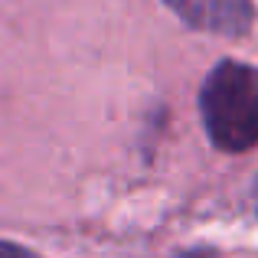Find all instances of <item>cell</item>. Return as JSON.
<instances>
[{
	"label": "cell",
	"mask_w": 258,
	"mask_h": 258,
	"mask_svg": "<svg viewBox=\"0 0 258 258\" xmlns=\"http://www.w3.org/2000/svg\"><path fill=\"white\" fill-rule=\"evenodd\" d=\"M200 111L216 147L242 154L258 144V69L219 62L200 88Z\"/></svg>",
	"instance_id": "6da1fadb"
},
{
	"label": "cell",
	"mask_w": 258,
	"mask_h": 258,
	"mask_svg": "<svg viewBox=\"0 0 258 258\" xmlns=\"http://www.w3.org/2000/svg\"><path fill=\"white\" fill-rule=\"evenodd\" d=\"M189 26L219 36H242L252 23V0H167Z\"/></svg>",
	"instance_id": "7a4b0ae2"
},
{
	"label": "cell",
	"mask_w": 258,
	"mask_h": 258,
	"mask_svg": "<svg viewBox=\"0 0 258 258\" xmlns=\"http://www.w3.org/2000/svg\"><path fill=\"white\" fill-rule=\"evenodd\" d=\"M0 258H36V255L20 248V245H13V242H0Z\"/></svg>",
	"instance_id": "3957f363"
},
{
	"label": "cell",
	"mask_w": 258,
	"mask_h": 258,
	"mask_svg": "<svg viewBox=\"0 0 258 258\" xmlns=\"http://www.w3.org/2000/svg\"><path fill=\"white\" fill-rule=\"evenodd\" d=\"M255 203H258V189H255Z\"/></svg>",
	"instance_id": "277c9868"
}]
</instances>
